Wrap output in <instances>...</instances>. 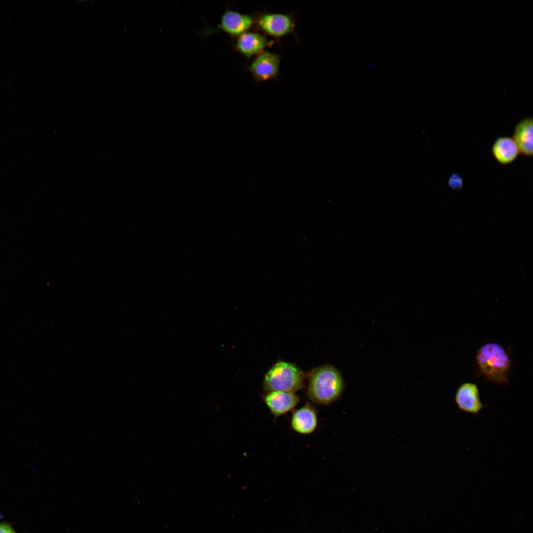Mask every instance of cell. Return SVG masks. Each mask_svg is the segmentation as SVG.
<instances>
[{
	"mask_svg": "<svg viewBox=\"0 0 533 533\" xmlns=\"http://www.w3.org/2000/svg\"><path fill=\"white\" fill-rule=\"evenodd\" d=\"M268 42L263 35L247 32L237 37L234 49L247 58L262 53Z\"/></svg>",
	"mask_w": 533,
	"mask_h": 533,
	"instance_id": "cell-10",
	"label": "cell"
},
{
	"mask_svg": "<svg viewBox=\"0 0 533 533\" xmlns=\"http://www.w3.org/2000/svg\"><path fill=\"white\" fill-rule=\"evenodd\" d=\"M0 533H19L9 524L0 523Z\"/></svg>",
	"mask_w": 533,
	"mask_h": 533,
	"instance_id": "cell-14",
	"label": "cell"
},
{
	"mask_svg": "<svg viewBox=\"0 0 533 533\" xmlns=\"http://www.w3.org/2000/svg\"><path fill=\"white\" fill-rule=\"evenodd\" d=\"M317 425L316 411L313 406L307 403L295 411L291 419V426L296 432L306 435L312 433Z\"/></svg>",
	"mask_w": 533,
	"mask_h": 533,
	"instance_id": "cell-9",
	"label": "cell"
},
{
	"mask_svg": "<svg viewBox=\"0 0 533 533\" xmlns=\"http://www.w3.org/2000/svg\"><path fill=\"white\" fill-rule=\"evenodd\" d=\"M280 56L269 52L259 54L249 66V70L256 82L274 79L279 74Z\"/></svg>",
	"mask_w": 533,
	"mask_h": 533,
	"instance_id": "cell-6",
	"label": "cell"
},
{
	"mask_svg": "<svg viewBox=\"0 0 533 533\" xmlns=\"http://www.w3.org/2000/svg\"><path fill=\"white\" fill-rule=\"evenodd\" d=\"M304 378L303 373L296 365L280 361L266 373L263 388L266 392L282 391L295 393L302 387Z\"/></svg>",
	"mask_w": 533,
	"mask_h": 533,
	"instance_id": "cell-3",
	"label": "cell"
},
{
	"mask_svg": "<svg viewBox=\"0 0 533 533\" xmlns=\"http://www.w3.org/2000/svg\"><path fill=\"white\" fill-rule=\"evenodd\" d=\"M455 402L459 409L465 412L476 414L483 408L476 384L466 382L457 389L455 396Z\"/></svg>",
	"mask_w": 533,
	"mask_h": 533,
	"instance_id": "cell-8",
	"label": "cell"
},
{
	"mask_svg": "<svg viewBox=\"0 0 533 533\" xmlns=\"http://www.w3.org/2000/svg\"><path fill=\"white\" fill-rule=\"evenodd\" d=\"M344 387L341 372L333 365H324L309 374L307 394L311 401L328 405L340 397Z\"/></svg>",
	"mask_w": 533,
	"mask_h": 533,
	"instance_id": "cell-1",
	"label": "cell"
},
{
	"mask_svg": "<svg viewBox=\"0 0 533 533\" xmlns=\"http://www.w3.org/2000/svg\"><path fill=\"white\" fill-rule=\"evenodd\" d=\"M258 27L265 34L280 38L294 32L295 24L291 15L276 13H265L257 19Z\"/></svg>",
	"mask_w": 533,
	"mask_h": 533,
	"instance_id": "cell-5",
	"label": "cell"
},
{
	"mask_svg": "<svg viewBox=\"0 0 533 533\" xmlns=\"http://www.w3.org/2000/svg\"><path fill=\"white\" fill-rule=\"evenodd\" d=\"M448 185L454 190L459 189L463 186L462 179L457 174H453L448 180Z\"/></svg>",
	"mask_w": 533,
	"mask_h": 533,
	"instance_id": "cell-13",
	"label": "cell"
},
{
	"mask_svg": "<svg viewBox=\"0 0 533 533\" xmlns=\"http://www.w3.org/2000/svg\"><path fill=\"white\" fill-rule=\"evenodd\" d=\"M533 119L526 118L516 125L513 139L520 153L527 156L533 155Z\"/></svg>",
	"mask_w": 533,
	"mask_h": 533,
	"instance_id": "cell-11",
	"label": "cell"
},
{
	"mask_svg": "<svg viewBox=\"0 0 533 533\" xmlns=\"http://www.w3.org/2000/svg\"><path fill=\"white\" fill-rule=\"evenodd\" d=\"M254 23L255 19L252 15L228 9L222 15L216 27H205L199 33L202 38H206L221 31L232 38H236L248 32Z\"/></svg>",
	"mask_w": 533,
	"mask_h": 533,
	"instance_id": "cell-4",
	"label": "cell"
},
{
	"mask_svg": "<svg viewBox=\"0 0 533 533\" xmlns=\"http://www.w3.org/2000/svg\"><path fill=\"white\" fill-rule=\"evenodd\" d=\"M263 399L270 412L276 418L292 410L299 402V398L295 393L282 391L267 392Z\"/></svg>",
	"mask_w": 533,
	"mask_h": 533,
	"instance_id": "cell-7",
	"label": "cell"
},
{
	"mask_svg": "<svg viewBox=\"0 0 533 533\" xmlns=\"http://www.w3.org/2000/svg\"><path fill=\"white\" fill-rule=\"evenodd\" d=\"M476 361L482 373L490 381L499 384L508 381L506 374L510 366L509 358L498 343H490L483 345L477 352Z\"/></svg>",
	"mask_w": 533,
	"mask_h": 533,
	"instance_id": "cell-2",
	"label": "cell"
},
{
	"mask_svg": "<svg viewBox=\"0 0 533 533\" xmlns=\"http://www.w3.org/2000/svg\"><path fill=\"white\" fill-rule=\"evenodd\" d=\"M492 152L496 160L503 165L513 162L520 153L515 141L509 137L497 138L492 146Z\"/></svg>",
	"mask_w": 533,
	"mask_h": 533,
	"instance_id": "cell-12",
	"label": "cell"
}]
</instances>
